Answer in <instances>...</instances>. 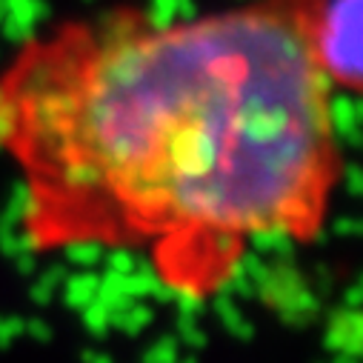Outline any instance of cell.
I'll return each mask as SVG.
<instances>
[{"mask_svg":"<svg viewBox=\"0 0 363 363\" xmlns=\"http://www.w3.org/2000/svg\"><path fill=\"white\" fill-rule=\"evenodd\" d=\"M360 12L363 0H298L303 46L335 95H360Z\"/></svg>","mask_w":363,"mask_h":363,"instance_id":"7a4b0ae2","label":"cell"},{"mask_svg":"<svg viewBox=\"0 0 363 363\" xmlns=\"http://www.w3.org/2000/svg\"><path fill=\"white\" fill-rule=\"evenodd\" d=\"M0 155L32 252L140 255L192 303L263 243L320 240L346 174L298 0L49 23L0 63Z\"/></svg>","mask_w":363,"mask_h":363,"instance_id":"6da1fadb","label":"cell"}]
</instances>
